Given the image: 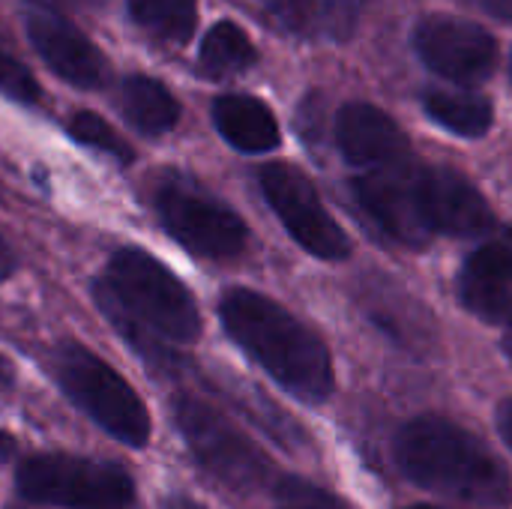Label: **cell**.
<instances>
[{"label":"cell","mask_w":512,"mask_h":509,"mask_svg":"<svg viewBox=\"0 0 512 509\" xmlns=\"http://www.w3.org/2000/svg\"><path fill=\"white\" fill-rule=\"evenodd\" d=\"M228 336L294 399L318 405L333 393V360L327 345L270 297L231 288L219 303Z\"/></svg>","instance_id":"cell-1"},{"label":"cell","mask_w":512,"mask_h":509,"mask_svg":"<svg viewBox=\"0 0 512 509\" xmlns=\"http://www.w3.org/2000/svg\"><path fill=\"white\" fill-rule=\"evenodd\" d=\"M402 474L441 498L480 509H507L512 480L504 462L468 429L444 417H417L393 444Z\"/></svg>","instance_id":"cell-2"},{"label":"cell","mask_w":512,"mask_h":509,"mask_svg":"<svg viewBox=\"0 0 512 509\" xmlns=\"http://www.w3.org/2000/svg\"><path fill=\"white\" fill-rule=\"evenodd\" d=\"M48 369L60 390L111 438L129 447H147L150 414L138 393L93 351L63 342L51 351Z\"/></svg>","instance_id":"cell-3"},{"label":"cell","mask_w":512,"mask_h":509,"mask_svg":"<svg viewBox=\"0 0 512 509\" xmlns=\"http://www.w3.org/2000/svg\"><path fill=\"white\" fill-rule=\"evenodd\" d=\"M108 291L150 330L168 342H195L201 315L186 285L153 255L141 249H120L102 279Z\"/></svg>","instance_id":"cell-4"},{"label":"cell","mask_w":512,"mask_h":509,"mask_svg":"<svg viewBox=\"0 0 512 509\" xmlns=\"http://www.w3.org/2000/svg\"><path fill=\"white\" fill-rule=\"evenodd\" d=\"M174 423L192 450L195 462L234 492L264 489L276 471L270 459L228 417L195 396L174 399Z\"/></svg>","instance_id":"cell-5"},{"label":"cell","mask_w":512,"mask_h":509,"mask_svg":"<svg viewBox=\"0 0 512 509\" xmlns=\"http://www.w3.org/2000/svg\"><path fill=\"white\" fill-rule=\"evenodd\" d=\"M18 492L27 501L66 509H138L135 483L123 468L57 453L24 459Z\"/></svg>","instance_id":"cell-6"},{"label":"cell","mask_w":512,"mask_h":509,"mask_svg":"<svg viewBox=\"0 0 512 509\" xmlns=\"http://www.w3.org/2000/svg\"><path fill=\"white\" fill-rule=\"evenodd\" d=\"M156 210L165 231L201 258H237L246 249V222L198 183L165 174L156 186Z\"/></svg>","instance_id":"cell-7"},{"label":"cell","mask_w":512,"mask_h":509,"mask_svg":"<svg viewBox=\"0 0 512 509\" xmlns=\"http://www.w3.org/2000/svg\"><path fill=\"white\" fill-rule=\"evenodd\" d=\"M258 183H261V192H264L267 204L273 207V213L282 219L288 234L309 255H315L321 261L348 258V252H351L348 234L327 213V207L321 204L315 186L309 183V177L303 171H297L294 165H285V162H273L258 171Z\"/></svg>","instance_id":"cell-8"},{"label":"cell","mask_w":512,"mask_h":509,"mask_svg":"<svg viewBox=\"0 0 512 509\" xmlns=\"http://www.w3.org/2000/svg\"><path fill=\"white\" fill-rule=\"evenodd\" d=\"M414 48L420 60L447 81L480 84L495 72L498 42L474 21L429 15L414 30Z\"/></svg>","instance_id":"cell-9"},{"label":"cell","mask_w":512,"mask_h":509,"mask_svg":"<svg viewBox=\"0 0 512 509\" xmlns=\"http://www.w3.org/2000/svg\"><path fill=\"white\" fill-rule=\"evenodd\" d=\"M420 162L408 159L393 168L363 171L354 180V198L369 219L405 246H426L432 231L420 204Z\"/></svg>","instance_id":"cell-10"},{"label":"cell","mask_w":512,"mask_h":509,"mask_svg":"<svg viewBox=\"0 0 512 509\" xmlns=\"http://www.w3.org/2000/svg\"><path fill=\"white\" fill-rule=\"evenodd\" d=\"M423 219L435 234L447 237H486L495 231V213L480 189L453 168H420Z\"/></svg>","instance_id":"cell-11"},{"label":"cell","mask_w":512,"mask_h":509,"mask_svg":"<svg viewBox=\"0 0 512 509\" xmlns=\"http://www.w3.org/2000/svg\"><path fill=\"white\" fill-rule=\"evenodd\" d=\"M30 45L36 54L72 87L81 90H96L105 84L108 63L102 51L63 15L51 9H30L24 18Z\"/></svg>","instance_id":"cell-12"},{"label":"cell","mask_w":512,"mask_h":509,"mask_svg":"<svg viewBox=\"0 0 512 509\" xmlns=\"http://www.w3.org/2000/svg\"><path fill=\"white\" fill-rule=\"evenodd\" d=\"M336 144L342 156L363 171L393 168L411 159L408 135L390 114L369 102H351L339 111Z\"/></svg>","instance_id":"cell-13"},{"label":"cell","mask_w":512,"mask_h":509,"mask_svg":"<svg viewBox=\"0 0 512 509\" xmlns=\"http://www.w3.org/2000/svg\"><path fill=\"white\" fill-rule=\"evenodd\" d=\"M213 123L219 135L243 153H267L282 141L273 111L255 96H243V93L219 96L213 102Z\"/></svg>","instance_id":"cell-14"},{"label":"cell","mask_w":512,"mask_h":509,"mask_svg":"<svg viewBox=\"0 0 512 509\" xmlns=\"http://www.w3.org/2000/svg\"><path fill=\"white\" fill-rule=\"evenodd\" d=\"M93 300H96V306L102 309V315L111 321V327L126 339V345H129L150 369H156V372H162V375H168V378H174V375L183 372V357L168 345V339H162L156 330H150L144 321H138V318H135L111 291H108L105 282H96V285H93Z\"/></svg>","instance_id":"cell-15"},{"label":"cell","mask_w":512,"mask_h":509,"mask_svg":"<svg viewBox=\"0 0 512 509\" xmlns=\"http://www.w3.org/2000/svg\"><path fill=\"white\" fill-rule=\"evenodd\" d=\"M120 108L126 120L144 135L171 132L180 117V105L171 90L150 75H129L120 84Z\"/></svg>","instance_id":"cell-16"},{"label":"cell","mask_w":512,"mask_h":509,"mask_svg":"<svg viewBox=\"0 0 512 509\" xmlns=\"http://www.w3.org/2000/svg\"><path fill=\"white\" fill-rule=\"evenodd\" d=\"M270 6L306 36L348 39L357 27L363 0H270Z\"/></svg>","instance_id":"cell-17"},{"label":"cell","mask_w":512,"mask_h":509,"mask_svg":"<svg viewBox=\"0 0 512 509\" xmlns=\"http://www.w3.org/2000/svg\"><path fill=\"white\" fill-rule=\"evenodd\" d=\"M423 105H426V114L438 126H444V129H450V132H456L462 138L486 135L492 120H495L492 102L486 96L468 90V87L465 90H444V87L429 90L423 96Z\"/></svg>","instance_id":"cell-18"},{"label":"cell","mask_w":512,"mask_h":509,"mask_svg":"<svg viewBox=\"0 0 512 509\" xmlns=\"http://www.w3.org/2000/svg\"><path fill=\"white\" fill-rule=\"evenodd\" d=\"M255 45L246 36V30H240L234 21H219L201 42L198 51V72L204 78H231L246 72L255 63Z\"/></svg>","instance_id":"cell-19"},{"label":"cell","mask_w":512,"mask_h":509,"mask_svg":"<svg viewBox=\"0 0 512 509\" xmlns=\"http://www.w3.org/2000/svg\"><path fill=\"white\" fill-rule=\"evenodd\" d=\"M132 21L165 45H186L195 30L198 0H126Z\"/></svg>","instance_id":"cell-20"},{"label":"cell","mask_w":512,"mask_h":509,"mask_svg":"<svg viewBox=\"0 0 512 509\" xmlns=\"http://www.w3.org/2000/svg\"><path fill=\"white\" fill-rule=\"evenodd\" d=\"M459 300L465 309H471L477 318L512 330V285L477 276L462 267L459 273Z\"/></svg>","instance_id":"cell-21"},{"label":"cell","mask_w":512,"mask_h":509,"mask_svg":"<svg viewBox=\"0 0 512 509\" xmlns=\"http://www.w3.org/2000/svg\"><path fill=\"white\" fill-rule=\"evenodd\" d=\"M69 132H72L75 141H81V144H87V147H93V150H99V153H108V156L117 159V162H132V159H135L132 147L111 129V123H105V120H102L99 114H93V111H78V114L69 120Z\"/></svg>","instance_id":"cell-22"},{"label":"cell","mask_w":512,"mask_h":509,"mask_svg":"<svg viewBox=\"0 0 512 509\" xmlns=\"http://www.w3.org/2000/svg\"><path fill=\"white\" fill-rule=\"evenodd\" d=\"M465 270L512 285V228L495 231L483 246H477L468 255Z\"/></svg>","instance_id":"cell-23"},{"label":"cell","mask_w":512,"mask_h":509,"mask_svg":"<svg viewBox=\"0 0 512 509\" xmlns=\"http://www.w3.org/2000/svg\"><path fill=\"white\" fill-rule=\"evenodd\" d=\"M0 93L24 105H36L42 96L39 81L30 75V69L15 57H9L6 51H0Z\"/></svg>","instance_id":"cell-24"},{"label":"cell","mask_w":512,"mask_h":509,"mask_svg":"<svg viewBox=\"0 0 512 509\" xmlns=\"http://www.w3.org/2000/svg\"><path fill=\"white\" fill-rule=\"evenodd\" d=\"M276 509H345L333 495L303 483V480H285L279 486V507Z\"/></svg>","instance_id":"cell-25"},{"label":"cell","mask_w":512,"mask_h":509,"mask_svg":"<svg viewBox=\"0 0 512 509\" xmlns=\"http://www.w3.org/2000/svg\"><path fill=\"white\" fill-rule=\"evenodd\" d=\"M498 432H501L504 444L512 450V399L501 402V408H498Z\"/></svg>","instance_id":"cell-26"},{"label":"cell","mask_w":512,"mask_h":509,"mask_svg":"<svg viewBox=\"0 0 512 509\" xmlns=\"http://www.w3.org/2000/svg\"><path fill=\"white\" fill-rule=\"evenodd\" d=\"M15 267H18V258H15V252L9 249V243L0 237V276H12Z\"/></svg>","instance_id":"cell-27"},{"label":"cell","mask_w":512,"mask_h":509,"mask_svg":"<svg viewBox=\"0 0 512 509\" xmlns=\"http://www.w3.org/2000/svg\"><path fill=\"white\" fill-rule=\"evenodd\" d=\"M162 509H207L204 504H198V501H192V498H183V495H174V498H168Z\"/></svg>","instance_id":"cell-28"},{"label":"cell","mask_w":512,"mask_h":509,"mask_svg":"<svg viewBox=\"0 0 512 509\" xmlns=\"http://www.w3.org/2000/svg\"><path fill=\"white\" fill-rule=\"evenodd\" d=\"M6 378H9V363L0 357V381H6Z\"/></svg>","instance_id":"cell-29"},{"label":"cell","mask_w":512,"mask_h":509,"mask_svg":"<svg viewBox=\"0 0 512 509\" xmlns=\"http://www.w3.org/2000/svg\"><path fill=\"white\" fill-rule=\"evenodd\" d=\"M504 351H507V357L512 360V330H507V339H504Z\"/></svg>","instance_id":"cell-30"},{"label":"cell","mask_w":512,"mask_h":509,"mask_svg":"<svg viewBox=\"0 0 512 509\" xmlns=\"http://www.w3.org/2000/svg\"><path fill=\"white\" fill-rule=\"evenodd\" d=\"M411 509H438V507H411Z\"/></svg>","instance_id":"cell-31"}]
</instances>
